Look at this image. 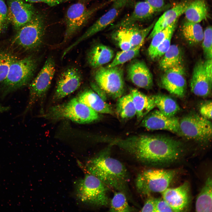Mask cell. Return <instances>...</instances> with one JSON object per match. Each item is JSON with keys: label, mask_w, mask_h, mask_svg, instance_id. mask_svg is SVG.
<instances>
[{"label": "cell", "mask_w": 212, "mask_h": 212, "mask_svg": "<svg viewBox=\"0 0 212 212\" xmlns=\"http://www.w3.org/2000/svg\"><path fill=\"white\" fill-rule=\"evenodd\" d=\"M176 174L174 170L150 169L139 173L135 179L137 190L142 195L162 193L168 187Z\"/></svg>", "instance_id": "7"}, {"label": "cell", "mask_w": 212, "mask_h": 212, "mask_svg": "<svg viewBox=\"0 0 212 212\" xmlns=\"http://www.w3.org/2000/svg\"><path fill=\"white\" fill-rule=\"evenodd\" d=\"M131 0H117L114 2L111 8L97 20L85 32L64 51L67 54L74 47L83 41L105 29L115 20L122 10Z\"/></svg>", "instance_id": "12"}, {"label": "cell", "mask_w": 212, "mask_h": 212, "mask_svg": "<svg viewBox=\"0 0 212 212\" xmlns=\"http://www.w3.org/2000/svg\"><path fill=\"white\" fill-rule=\"evenodd\" d=\"M7 6L9 23L16 31L29 22L36 14L32 5L21 0H7Z\"/></svg>", "instance_id": "16"}, {"label": "cell", "mask_w": 212, "mask_h": 212, "mask_svg": "<svg viewBox=\"0 0 212 212\" xmlns=\"http://www.w3.org/2000/svg\"><path fill=\"white\" fill-rule=\"evenodd\" d=\"M155 23L153 22L148 26L144 28H140L136 24L125 27L133 47L143 44L145 38L152 29Z\"/></svg>", "instance_id": "31"}, {"label": "cell", "mask_w": 212, "mask_h": 212, "mask_svg": "<svg viewBox=\"0 0 212 212\" xmlns=\"http://www.w3.org/2000/svg\"><path fill=\"white\" fill-rule=\"evenodd\" d=\"M45 28L43 17L36 14L29 22L16 31L12 44L26 51L38 49L42 44Z\"/></svg>", "instance_id": "6"}, {"label": "cell", "mask_w": 212, "mask_h": 212, "mask_svg": "<svg viewBox=\"0 0 212 212\" xmlns=\"http://www.w3.org/2000/svg\"><path fill=\"white\" fill-rule=\"evenodd\" d=\"M162 56L159 65L160 68L164 71L182 64L181 52L177 45H171Z\"/></svg>", "instance_id": "28"}, {"label": "cell", "mask_w": 212, "mask_h": 212, "mask_svg": "<svg viewBox=\"0 0 212 212\" xmlns=\"http://www.w3.org/2000/svg\"><path fill=\"white\" fill-rule=\"evenodd\" d=\"M190 2H182L165 11L155 22L148 39H151L156 34L171 24L184 12Z\"/></svg>", "instance_id": "21"}, {"label": "cell", "mask_w": 212, "mask_h": 212, "mask_svg": "<svg viewBox=\"0 0 212 212\" xmlns=\"http://www.w3.org/2000/svg\"><path fill=\"white\" fill-rule=\"evenodd\" d=\"M212 178L209 176L196 198L195 204L196 211L212 212Z\"/></svg>", "instance_id": "26"}, {"label": "cell", "mask_w": 212, "mask_h": 212, "mask_svg": "<svg viewBox=\"0 0 212 212\" xmlns=\"http://www.w3.org/2000/svg\"><path fill=\"white\" fill-rule=\"evenodd\" d=\"M52 120L68 119L80 124L89 123L97 120V112L80 102L77 97L50 108L44 115Z\"/></svg>", "instance_id": "5"}, {"label": "cell", "mask_w": 212, "mask_h": 212, "mask_svg": "<svg viewBox=\"0 0 212 212\" xmlns=\"http://www.w3.org/2000/svg\"><path fill=\"white\" fill-rule=\"evenodd\" d=\"M16 57L7 51H0V82L6 78L10 67Z\"/></svg>", "instance_id": "35"}, {"label": "cell", "mask_w": 212, "mask_h": 212, "mask_svg": "<svg viewBox=\"0 0 212 212\" xmlns=\"http://www.w3.org/2000/svg\"><path fill=\"white\" fill-rule=\"evenodd\" d=\"M109 211L111 212H129L134 209L129 205L127 198L123 193L115 192L110 202Z\"/></svg>", "instance_id": "32"}, {"label": "cell", "mask_w": 212, "mask_h": 212, "mask_svg": "<svg viewBox=\"0 0 212 212\" xmlns=\"http://www.w3.org/2000/svg\"><path fill=\"white\" fill-rule=\"evenodd\" d=\"M173 34L169 35L160 44L150 56L151 58L154 59L161 57L164 55L171 45Z\"/></svg>", "instance_id": "39"}, {"label": "cell", "mask_w": 212, "mask_h": 212, "mask_svg": "<svg viewBox=\"0 0 212 212\" xmlns=\"http://www.w3.org/2000/svg\"><path fill=\"white\" fill-rule=\"evenodd\" d=\"M157 12L145 1H139L135 4L130 14L111 26L110 29H115L136 24L138 22L148 19Z\"/></svg>", "instance_id": "20"}, {"label": "cell", "mask_w": 212, "mask_h": 212, "mask_svg": "<svg viewBox=\"0 0 212 212\" xmlns=\"http://www.w3.org/2000/svg\"><path fill=\"white\" fill-rule=\"evenodd\" d=\"M123 75L122 69L119 66L110 68L100 67L96 71L94 78L97 85L105 93L118 99L125 91Z\"/></svg>", "instance_id": "9"}, {"label": "cell", "mask_w": 212, "mask_h": 212, "mask_svg": "<svg viewBox=\"0 0 212 212\" xmlns=\"http://www.w3.org/2000/svg\"><path fill=\"white\" fill-rule=\"evenodd\" d=\"M190 87L192 92L197 96L206 97L211 94L212 81L206 72L204 61L200 60L196 63L191 81Z\"/></svg>", "instance_id": "18"}, {"label": "cell", "mask_w": 212, "mask_h": 212, "mask_svg": "<svg viewBox=\"0 0 212 212\" xmlns=\"http://www.w3.org/2000/svg\"><path fill=\"white\" fill-rule=\"evenodd\" d=\"M155 106L163 114L168 117H173L179 112L180 108L177 102L171 97L163 94L152 96Z\"/></svg>", "instance_id": "27"}, {"label": "cell", "mask_w": 212, "mask_h": 212, "mask_svg": "<svg viewBox=\"0 0 212 212\" xmlns=\"http://www.w3.org/2000/svg\"><path fill=\"white\" fill-rule=\"evenodd\" d=\"M109 148L104 150L87 160L85 170L109 188L123 193L127 199L132 201L127 170L121 162L111 156Z\"/></svg>", "instance_id": "2"}, {"label": "cell", "mask_w": 212, "mask_h": 212, "mask_svg": "<svg viewBox=\"0 0 212 212\" xmlns=\"http://www.w3.org/2000/svg\"><path fill=\"white\" fill-rule=\"evenodd\" d=\"M180 135L202 143L210 141L212 124L209 120L194 113L188 114L179 120Z\"/></svg>", "instance_id": "11"}, {"label": "cell", "mask_w": 212, "mask_h": 212, "mask_svg": "<svg viewBox=\"0 0 212 212\" xmlns=\"http://www.w3.org/2000/svg\"><path fill=\"white\" fill-rule=\"evenodd\" d=\"M76 198L80 203L96 207L106 206L109 203V188L94 175L87 172L74 183Z\"/></svg>", "instance_id": "3"}, {"label": "cell", "mask_w": 212, "mask_h": 212, "mask_svg": "<svg viewBox=\"0 0 212 212\" xmlns=\"http://www.w3.org/2000/svg\"><path fill=\"white\" fill-rule=\"evenodd\" d=\"M56 70L54 59L49 57L40 71L29 85V99L23 113L26 114L38 100L44 98L49 90Z\"/></svg>", "instance_id": "10"}, {"label": "cell", "mask_w": 212, "mask_h": 212, "mask_svg": "<svg viewBox=\"0 0 212 212\" xmlns=\"http://www.w3.org/2000/svg\"><path fill=\"white\" fill-rule=\"evenodd\" d=\"M181 31L184 38L191 43L197 44L203 39L204 31L199 23L187 21L183 24Z\"/></svg>", "instance_id": "29"}, {"label": "cell", "mask_w": 212, "mask_h": 212, "mask_svg": "<svg viewBox=\"0 0 212 212\" xmlns=\"http://www.w3.org/2000/svg\"><path fill=\"white\" fill-rule=\"evenodd\" d=\"M105 4H103L88 8L85 3L80 1L70 6L65 14L66 30L60 44L62 45L68 41L85 25L95 13Z\"/></svg>", "instance_id": "8"}, {"label": "cell", "mask_w": 212, "mask_h": 212, "mask_svg": "<svg viewBox=\"0 0 212 212\" xmlns=\"http://www.w3.org/2000/svg\"><path fill=\"white\" fill-rule=\"evenodd\" d=\"M189 186L186 182L178 187L167 188L162 192L163 198L173 212H180L188 205L189 200Z\"/></svg>", "instance_id": "17"}, {"label": "cell", "mask_w": 212, "mask_h": 212, "mask_svg": "<svg viewBox=\"0 0 212 212\" xmlns=\"http://www.w3.org/2000/svg\"><path fill=\"white\" fill-rule=\"evenodd\" d=\"M155 212H173L172 209L163 198H155Z\"/></svg>", "instance_id": "41"}, {"label": "cell", "mask_w": 212, "mask_h": 212, "mask_svg": "<svg viewBox=\"0 0 212 212\" xmlns=\"http://www.w3.org/2000/svg\"><path fill=\"white\" fill-rule=\"evenodd\" d=\"M117 146L140 162L150 165L170 164L179 160L184 148L179 141L169 137L140 135L125 138H114Z\"/></svg>", "instance_id": "1"}, {"label": "cell", "mask_w": 212, "mask_h": 212, "mask_svg": "<svg viewBox=\"0 0 212 212\" xmlns=\"http://www.w3.org/2000/svg\"><path fill=\"white\" fill-rule=\"evenodd\" d=\"M9 23L7 6L4 0H0V34L5 32Z\"/></svg>", "instance_id": "38"}, {"label": "cell", "mask_w": 212, "mask_h": 212, "mask_svg": "<svg viewBox=\"0 0 212 212\" xmlns=\"http://www.w3.org/2000/svg\"><path fill=\"white\" fill-rule=\"evenodd\" d=\"M9 109V107L8 106H2L0 104V113L6 112Z\"/></svg>", "instance_id": "46"}, {"label": "cell", "mask_w": 212, "mask_h": 212, "mask_svg": "<svg viewBox=\"0 0 212 212\" xmlns=\"http://www.w3.org/2000/svg\"><path fill=\"white\" fill-rule=\"evenodd\" d=\"M117 0H109V1L110 2H114L115 1H116Z\"/></svg>", "instance_id": "48"}, {"label": "cell", "mask_w": 212, "mask_h": 212, "mask_svg": "<svg viewBox=\"0 0 212 212\" xmlns=\"http://www.w3.org/2000/svg\"><path fill=\"white\" fill-rule=\"evenodd\" d=\"M141 126L149 130H164L180 135L179 120L168 117L159 110L150 111L142 119Z\"/></svg>", "instance_id": "15"}, {"label": "cell", "mask_w": 212, "mask_h": 212, "mask_svg": "<svg viewBox=\"0 0 212 212\" xmlns=\"http://www.w3.org/2000/svg\"><path fill=\"white\" fill-rule=\"evenodd\" d=\"M204 64L206 74L210 80L212 81V59H207L205 61H204Z\"/></svg>", "instance_id": "45"}, {"label": "cell", "mask_w": 212, "mask_h": 212, "mask_svg": "<svg viewBox=\"0 0 212 212\" xmlns=\"http://www.w3.org/2000/svg\"><path fill=\"white\" fill-rule=\"evenodd\" d=\"M35 57L29 56L16 59L11 64L5 79L2 82L3 96L29 84L37 65Z\"/></svg>", "instance_id": "4"}, {"label": "cell", "mask_w": 212, "mask_h": 212, "mask_svg": "<svg viewBox=\"0 0 212 212\" xmlns=\"http://www.w3.org/2000/svg\"><path fill=\"white\" fill-rule=\"evenodd\" d=\"M212 30L211 26H207L204 31L202 43L203 53L207 59H212Z\"/></svg>", "instance_id": "37"}, {"label": "cell", "mask_w": 212, "mask_h": 212, "mask_svg": "<svg viewBox=\"0 0 212 212\" xmlns=\"http://www.w3.org/2000/svg\"><path fill=\"white\" fill-rule=\"evenodd\" d=\"M145 1L158 11L163 9L165 4V0H145Z\"/></svg>", "instance_id": "44"}, {"label": "cell", "mask_w": 212, "mask_h": 212, "mask_svg": "<svg viewBox=\"0 0 212 212\" xmlns=\"http://www.w3.org/2000/svg\"><path fill=\"white\" fill-rule=\"evenodd\" d=\"M114 55L113 51L110 47L98 44L90 49L87 54V59L90 67L98 68L110 62Z\"/></svg>", "instance_id": "23"}, {"label": "cell", "mask_w": 212, "mask_h": 212, "mask_svg": "<svg viewBox=\"0 0 212 212\" xmlns=\"http://www.w3.org/2000/svg\"><path fill=\"white\" fill-rule=\"evenodd\" d=\"M141 210L142 212H155V198L151 197L148 198Z\"/></svg>", "instance_id": "42"}, {"label": "cell", "mask_w": 212, "mask_h": 212, "mask_svg": "<svg viewBox=\"0 0 212 212\" xmlns=\"http://www.w3.org/2000/svg\"><path fill=\"white\" fill-rule=\"evenodd\" d=\"M208 7L203 0H195L190 2L184 14L187 21L199 23L206 19Z\"/></svg>", "instance_id": "25"}, {"label": "cell", "mask_w": 212, "mask_h": 212, "mask_svg": "<svg viewBox=\"0 0 212 212\" xmlns=\"http://www.w3.org/2000/svg\"><path fill=\"white\" fill-rule=\"evenodd\" d=\"M177 21L178 20H176L171 24L156 34L151 38L152 41L148 49L149 56L160 43L169 35L173 34Z\"/></svg>", "instance_id": "34"}, {"label": "cell", "mask_w": 212, "mask_h": 212, "mask_svg": "<svg viewBox=\"0 0 212 212\" xmlns=\"http://www.w3.org/2000/svg\"><path fill=\"white\" fill-rule=\"evenodd\" d=\"M69 0H26L30 3L42 2L49 6H53L62 3L67 2Z\"/></svg>", "instance_id": "43"}, {"label": "cell", "mask_w": 212, "mask_h": 212, "mask_svg": "<svg viewBox=\"0 0 212 212\" xmlns=\"http://www.w3.org/2000/svg\"><path fill=\"white\" fill-rule=\"evenodd\" d=\"M127 73L129 80L137 87L145 89L152 87V75L144 62L138 60L132 62L128 67Z\"/></svg>", "instance_id": "19"}, {"label": "cell", "mask_w": 212, "mask_h": 212, "mask_svg": "<svg viewBox=\"0 0 212 212\" xmlns=\"http://www.w3.org/2000/svg\"><path fill=\"white\" fill-rule=\"evenodd\" d=\"M143 45L140 44L129 49L117 52L112 62L106 67L110 68L118 66L131 60L139 54Z\"/></svg>", "instance_id": "33"}, {"label": "cell", "mask_w": 212, "mask_h": 212, "mask_svg": "<svg viewBox=\"0 0 212 212\" xmlns=\"http://www.w3.org/2000/svg\"><path fill=\"white\" fill-rule=\"evenodd\" d=\"M131 94L136 110L138 120L142 119L155 107L152 96H148L136 89L131 90Z\"/></svg>", "instance_id": "24"}, {"label": "cell", "mask_w": 212, "mask_h": 212, "mask_svg": "<svg viewBox=\"0 0 212 212\" xmlns=\"http://www.w3.org/2000/svg\"><path fill=\"white\" fill-rule=\"evenodd\" d=\"M212 103L211 101H208L202 104L199 111L201 116L209 120L212 119Z\"/></svg>", "instance_id": "40"}, {"label": "cell", "mask_w": 212, "mask_h": 212, "mask_svg": "<svg viewBox=\"0 0 212 212\" xmlns=\"http://www.w3.org/2000/svg\"><path fill=\"white\" fill-rule=\"evenodd\" d=\"M117 99L116 111L121 118L130 119L136 115V110L130 93L122 96Z\"/></svg>", "instance_id": "30"}, {"label": "cell", "mask_w": 212, "mask_h": 212, "mask_svg": "<svg viewBox=\"0 0 212 212\" xmlns=\"http://www.w3.org/2000/svg\"><path fill=\"white\" fill-rule=\"evenodd\" d=\"M90 0H80V1L84 3H85L86 2L90 1Z\"/></svg>", "instance_id": "47"}, {"label": "cell", "mask_w": 212, "mask_h": 212, "mask_svg": "<svg viewBox=\"0 0 212 212\" xmlns=\"http://www.w3.org/2000/svg\"><path fill=\"white\" fill-rule=\"evenodd\" d=\"M77 98L80 102L97 113L110 114L113 113L111 106L91 90H84L78 95Z\"/></svg>", "instance_id": "22"}, {"label": "cell", "mask_w": 212, "mask_h": 212, "mask_svg": "<svg viewBox=\"0 0 212 212\" xmlns=\"http://www.w3.org/2000/svg\"><path fill=\"white\" fill-rule=\"evenodd\" d=\"M82 82V75L77 68L72 67L67 68L57 81L54 99H61L73 92L80 87Z\"/></svg>", "instance_id": "13"}, {"label": "cell", "mask_w": 212, "mask_h": 212, "mask_svg": "<svg viewBox=\"0 0 212 212\" xmlns=\"http://www.w3.org/2000/svg\"><path fill=\"white\" fill-rule=\"evenodd\" d=\"M115 30L112 35V37L117 42L122 50H127L133 47L126 27L120 28Z\"/></svg>", "instance_id": "36"}, {"label": "cell", "mask_w": 212, "mask_h": 212, "mask_svg": "<svg viewBox=\"0 0 212 212\" xmlns=\"http://www.w3.org/2000/svg\"><path fill=\"white\" fill-rule=\"evenodd\" d=\"M162 87L170 93L182 97L186 92V82L185 69L182 65L165 71L161 79Z\"/></svg>", "instance_id": "14"}]
</instances>
